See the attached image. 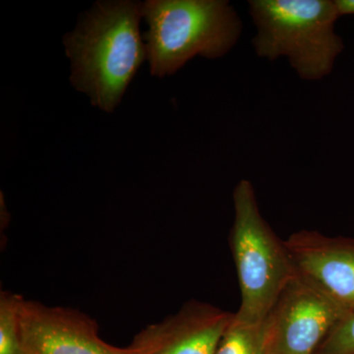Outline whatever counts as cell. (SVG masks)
Returning a JSON list of instances; mask_svg holds the SVG:
<instances>
[{"label":"cell","mask_w":354,"mask_h":354,"mask_svg":"<svg viewBox=\"0 0 354 354\" xmlns=\"http://www.w3.org/2000/svg\"><path fill=\"white\" fill-rule=\"evenodd\" d=\"M141 2L97 1L65 35L71 60L72 85L90 97L93 106L113 113L140 66L147 59L140 35Z\"/></svg>","instance_id":"6da1fadb"},{"label":"cell","mask_w":354,"mask_h":354,"mask_svg":"<svg viewBox=\"0 0 354 354\" xmlns=\"http://www.w3.org/2000/svg\"><path fill=\"white\" fill-rule=\"evenodd\" d=\"M142 15L147 60L153 76L174 75L193 57L218 59L239 43L243 30L227 0H148Z\"/></svg>","instance_id":"7a4b0ae2"},{"label":"cell","mask_w":354,"mask_h":354,"mask_svg":"<svg viewBox=\"0 0 354 354\" xmlns=\"http://www.w3.org/2000/svg\"><path fill=\"white\" fill-rule=\"evenodd\" d=\"M249 14L257 32L252 39L259 57H286L297 75L322 80L334 69L344 48L335 34L339 19L332 0H249Z\"/></svg>","instance_id":"3957f363"},{"label":"cell","mask_w":354,"mask_h":354,"mask_svg":"<svg viewBox=\"0 0 354 354\" xmlns=\"http://www.w3.org/2000/svg\"><path fill=\"white\" fill-rule=\"evenodd\" d=\"M232 198L234 221L230 242L241 290L234 319L261 325L297 270L286 241L263 218L251 181H239Z\"/></svg>","instance_id":"277c9868"},{"label":"cell","mask_w":354,"mask_h":354,"mask_svg":"<svg viewBox=\"0 0 354 354\" xmlns=\"http://www.w3.org/2000/svg\"><path fill=\"white\" fill-rule=\"evenodd\" d=\"M348 315L297 272L263 323L267 353L314 354L335 326Z\"/></svg>","instance_id":"5b68a950"},{"label":"cell","mask_w":354,"mask_h":354,"mask_svg":"<svg viewBox=\"0 0 354 354\" xmlns=\"http://www.w3.org/2000/svg\"><path fill=\"white\" fill-rule=\"evenodd\" d=\"M20 326L24 354H131L104 342L97 323L78 310L24 298Z\"/></svg>","instance_id":"8992f818"},{"label":"cell","mask_w":354,"mask_h":354,"mask_svg":"<svg viewBox=\"0 0 354 354\" xmlns=\"http://www.w3.org/2000/svg\"><path fill=\"white\" fill-rule=\"evenodd\" d=\"M234 315L191 300L174 315L140 330L127 348L131 354H215Z\"/></svg>","instance_id":"52a82bcc"},{"label":"cell","mask_w":354,"mask_h":354,"mask_svg":"<svg viewBox=\"0 0 354 354\" xmlns=\"http://www.w3.org/2000/svg\"><path fill=\"white\" fill-rule=\"evenodd\" d=\"M285 241L297 274L354 314V239L305 230Z\"/></svg>","instance_id":"ba28073f"},{"label":"cell","mask_w":354,"mask_h":354,"mask_svg":"<svg viewBox=\"0 0 354 354\" xmlns=\"http://www.w3.org/2000/svg\"><path fill=\"white\" fill-rule=\"evenodd\" d=\"M215 354H268L263 324L239 322L234 315Z\"/></svg>","instance_id":"9c48e42d"},{"label":"cell","mask_w":354,"mask_h":354,"mask_svg":"<svg viewBox=\"0 0 354 354\" xmlns=\"http://www.w3.org/2000/svg\"><path fill=\"white\" fill-rule=\"evenodd\" d=\"M23 299L10 291L0 292V354H24L20 326Z\"/></svg>","instance_id":"30bf717a"},{"label":"cell","mask_w":354,"mask_h":354,"mask_svg":"<svg viewBox=\"0 0 354 354\" xmlns=\"http://www.w3.org/2000/svg\"><path fill=\"white\" fill-rule=\"evenodd\" d=\"M314 354H354V314L342 318Z\"/></svg>","instance_id":"8fae6325"},{"label":"cell","mask_w":354,"mask_h":354,"mask_svg":"<svg viewBox=\"0 0 354 354\" xmlns=\"http://www.w3.org/2000/svg\"><path fill=\"white\" fill-rule=\"evenodd\" d=\"M339 17L342 15H354V0H335Z\"/></svg>","instance_id":"7c38bea8"}]
</instances>
